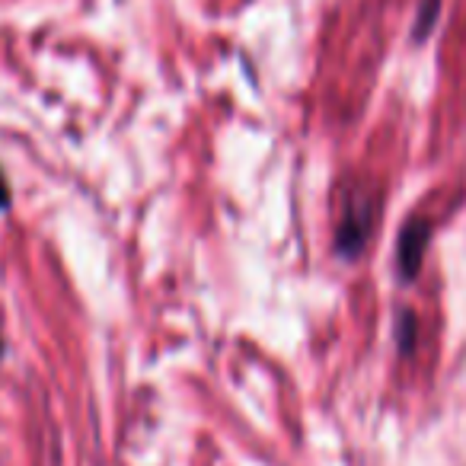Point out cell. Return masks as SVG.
Segmentation results:
<instances>
[{
    "mask_svg": "<svg viewBox=\"0 0 466 466\" xmlns=\"http://www.w3.org/2000/svg\"><path fill=\"white\" fill-rule=\"evenodd\" d=\"M0 355H4V339H0Z\"/></svg>",
    "mask_w": 466,
    "mask_h": 466,
    "instance_id": "obj_6",
    "label": "cell"
},
{
    "mask_svg": "<svg viewBox=\"0 0 466 466\" xmlns=\"http://www.w3.org/2000/svg\"><path fill=\"white\" fill-rule=\"evenodd\" d=\"M441 14V0H421L419 7V20H415V39H428V33L434 29V20Z\"/></svg>",
    "mask_w": 466,
    "mask_h": 466,
    "instance_id": "obj_3",
    "label": "cell"
},
{
    "mask_svg": "<svg viewBox=\"0 0 466 466\" xmlns=\"http://www.w3.org/2000/svg\"><path fill=\"white\" fill-rule=\"evenodd\" d=\"M377 208L364 188H342L339 195V220H336V253L342 259H355L370 240Z\"/></svg>",
    "mask_w": 466,
    "mask_h": 466,
    "instance_id": "obj_1",
    "label": "cell"
},
{
    "mask_svg": "<svg viewBox=\"0 0 466 466\" xmlns=\"http://www.w3.org/2000/svg\"><path fill=\"white\" fill-rule=\"evenodd\" d=\"M10 201H14V198H10V186H7V176L0 173V211H7V208H10Z\"/></svg>",
    "mask_w": 466,
    "mask_h": 466,
    "instance_id": "obj_5",
    "label": "cell"
},
{
    "mask_svg": "<svg viewBox=\"0 0 466 466\" xmlns=\"http://www.w3.org/2000/svg\"><path fill=\"white\" fill-rule=\"evenodd\" d=\"M400 342H402V349L409 351V345L415 342V319L409 317V313H402L400 317Z\"/></svg>",
    "mask_w": 466,
    "mask_h": 466,
    "instance_id": "obj_4",
    "label": "cell"
},
{
    "mask_svg": "<svg viewBox=\"0 0 466 466\" xmlns=\"http://www.w3.org/2000/svg\"><path fill=\"white\" fill-rule=\"evenodd\" d=\"M428 240H431V224L425 218H412L402 224L400 233V247H396V256H400V275L406 281H415L421 272V259H425Z\"/></svg>",
    "mask_w": 466,
    "mask_h": 466,
    "instance_id": "obj_2",
    "label": "cell"
}]
</instances>
